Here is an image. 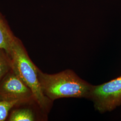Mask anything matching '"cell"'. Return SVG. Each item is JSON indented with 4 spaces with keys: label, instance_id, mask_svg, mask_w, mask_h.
<instances>
[{
    "label": "cell",
    "instance_id": "cell-1",
    "mask_svg": "<svg viewBox=\"0 0 121 121\" xmlns=\"http://www.w3.org/2000/svg\"><path fill=\"white\" fill-rule=\"evenodd\" d=\"M38 77L44 95L52 101L63 98H88L92 86L71 69L48 74L39 69Z\"/></svg>",
    "mask_w": 121,
    "mask_h": 121
},
{
    "label": "cell",
    "instance_id": "cell-2",
    "mask_svg": "<svg viewBox=\"0 0 121 121\" xmlns=\"http://www.w3.org/2000/svg\"><path fill=\"white\" fill-rule=\"evenodd\" d=\"M9 55L12 61V69L30 88L36 102L47 115L53 101L44 95L39 81V69L31 60L22 41L16 37Z\"/></svg>",
    "mask_w": 121,
    "mask_h": 121
},
{
    "label": "cell",
    "instance_id": "cell-3",
    "mask_svg": "<svg viewBox=\"0 0 121 121\" xmlns=\"http://www.w3.org/2000/svg\"><path fill=\"white\" fill-rule=\"evenodd\" d=\"M89 99L100 113L110 112L121 104V75L108 82L92 86Z\"/></svg>",
    "mask_w": 121,
    "mask_h": 121
},
{
    "label": "cell",
    "instance_id": "cell-4",
    "mask_svg": "<svg viewBox=\"0 0 121 121\" xmlns=\"http://www.w3.org/2000/svg\"><path fill=\"white\" fill-rule=\"evenodd\" d=\"M0 96L22 101L35 100L30 88L12 69L0 82Z\"/></svg>",
    "mask_w": 121,
    "mask_h": 121
},
{
    "label": "cell",
    "instance_id": "cell-5",
    "mask_svg": "<svg viewBox=\"0 0 121 121\" xmlns=\"http://www.w3.org/2000/svg\"><path fill=\"white\" fill-rule=\"evenodd\" d=\"M47 115L40 108L35 100L22 102L15 105L9 114L7 121L46 120Z\"/></svg>",
    "mask_w": 121,
    "mask_h": 121
},
{
    "label": "cell",
    "instance_id": "cell-6",
    "mask_svg": "<svg viewBox=\"0 0 121 121\" xmlns=\"http://www.w3.org/2000/svg\"><path fill=\"white\" fill-rule=\"evenodd\" d=\"M15 38L7 22L0 14V48L9 54Z\"/></svg>",
    "mask_w": 121,
    "mask_h": 121
},
{
    "label": "cell",
    "instance_id": "cell-7",
    "mask_svg": "<svg viewBox=\"0 0 121 121\" xmlns=\"http://www.w3.org/2000/svg\"><path fill=\"white\" fill-rule=\"evenodd\" d=\"M22 102L24 101L8 99L0 96V121H7L12 109L15 105Z\"/></svg>",
    "mask_w": 121,
    "mask_h": 121
},
{
    "label": "cell",
    "instance_id": "cell-8",
    "mask_svg": "<svg viewBox=\"0 0 121 121\" xmlns=\"http://www.w3.org/2000/svg\"><path fill=\"white\" fill-rule=\"evenodd\" d=\"M12 69V61L9 54L0 48V82Z\"/></svg>",
    "mask_w": 121,
    "mask_h": 121
}]
</instances>
